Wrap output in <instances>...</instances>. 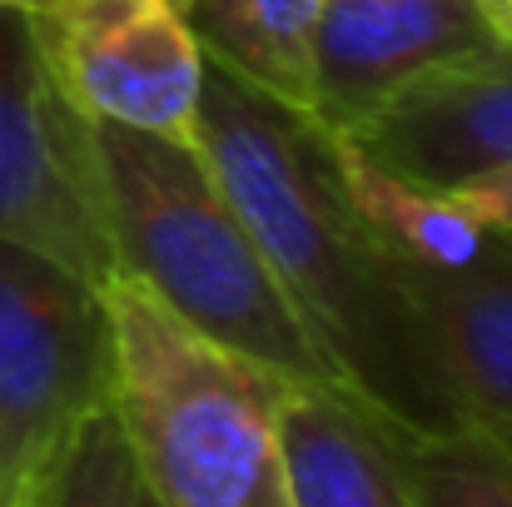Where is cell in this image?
Wrapping results in <instances>:
<instances>
[{"label": "cell", "instance_id": "cell-13", "mask_svg": "<svg viewBox=\"0 0 512 507\" xmlns=\"http://www.w3.org/2000/svg\"><path fill=\"white\" fill-rule=\"evenodd\" d=\"M413 507H512V448L483 423L398 438Z\"/></svg>", "mask_w": 512, "mask_h": 507}, {"label": "cell", "instance_id": "cell-15", "mask_svg": "<svg viewBox=\"0 0 512 507\" xmlns=\"http://www.w3.org/2000/svg\"><path fill=\"white\" fill-rule=\"evenodd\" d=\"M488 229H498V234H508L512 239V165L508 169H493V174H483V179H473V184H463V189H453Z\"/></svg>", "mask_w": 512, "mask_h": 507}, {"label": "cell", "instance_id": "cell-7", "mask_svg": "<svg viewBox=\"0 0 512 507\" xmlns=\"http://www.w3.org/2000/svg\"><path fill=\"white\" fill-rule=\"evenodd\" d=\"M348 135L378 165L428 189H463L512 165V50L488 45L438 65L353 120Z\"/></svg>", "mask_w": 512, "mask_h": 507}, {"label": "cell", "instance_id": "cell-2", "mask_svg": "<svg viewBox=\"0 0 512 507\" xmlns=\"http://www.w3.org/2000/svg\"><path fill=\"white\" fill-rule=\"evenodd\" d=\"M90 165L120 274L209 343L289 383L339 388L199 150L90 120Z\"/></svg>", "mask_w": 512, "mask_h": 507}, {"label": "cell", "instance_id": "cell-9", "mask_svg": "<svg viewBox=\"0 0 512 507\" xmlns=\"http://www.w3.org/2000/svg\"><path fill=\"white\" fill-rule=\"evenodd\" d=\"M398 264L458 418L512 428V239L493 229L488 249L453 269Z\"/></svg>", "mask_w": 512, "mask_h": 507}, {"label": "cell", "instance_id": "cell-6", "mask_svg": "<svg viewBox=\"0 0 512 507\" xmlns=\"http://www.w3.org/2000/svg\"><path fill=\"white\" fill-rule=\"evenodd\" d=\"M25 20L60 95L85 120L199 145L209 60L184 0H45Z\"/></svg>", "mask_w": 512, "mask_h": 507}, {"label": "cell", "instance_id": "cell-11", "mask_svg": "<svg viewBox=\"0 0 512 507\" xmlns=\"http://www.w3.org/2000/svg\"><path fill=\"white\" fill-rule=\"evenodd\" d=\"M319 135H324V155H329L343 199L398 259L428 264V269H453V264H468L488 249L493 229L458 194L428 189L398 169L378 165L368 150H358L339 130L319 125Z\"/></svg>", "mask_w": 512, "mask_h": 507}, {"label": "cell", "instance_id": "cell-19", "mask_svg": "<svg viewBox=\"0 0 512 507\" xmlns=\"http://www.w3.org/2000/svg\"><path fill=\"white\" fill-rule=\"evenodd\" d=\"M145 507H150V503H145Z\"/></svg>", "mask_w": 512, "mask_h": 507}, {"label": "cell", "instance_id": "cell-12", "mask_svg": "<svg viewBox=\"0 0 512 507\" xmlns=\"http://www.w3.org/2000/svg\"><path fill=\"white\" fill-rule=\"evenodd\" d=\"M329 0H184L204 60L314 120V35Z\"/></svg>", "mask_w": 512, "mask_h": 507}, {"label": "cell", "instance_id": "cell-18", "mask_svg": "<svg viewBox=\"0 0 512 507\" xmlns=\"http://www.w3.org/2000/svg\"><path fill=\"white\" fill-rule=\"evenodd\" d=\"M493 433H498V438H503V443L512 448V428H493Z\"/></svg>", "mask_w": 512, "mask_h": 507}, {"label": "cell", "instance_id": "cell-8", "mask_svg": "<svg viewBox=\"0 0 512 507\" xmlns=\"http://www.w3.org/2000/svg\"><path fill=\"white\" fill-rule=\"evenodd\" d=\"M498 45L473 0H329L314 35V125L348 130L418 75Z\"/></svg>", "mask_w": 512, "mask_h": 507}, {"label": "cell", "instance_id": "cell-3", "mask_svg": "<svg viewBox=\"0 0 512 507\" xmlns=\"http://www.w3.org/2000/svg\"><path fill=\"white\" fill-rule=\"evenodd\" d=\"M110 309V413L150 507H289L279 398L289 378L194 334L135 274L100 284Z\"/></svg>", "mask_w": 512, "mask_h": 507}, {"label": "cell", "instance_id": "cell-1", "mask_svg": "<svg viewBox=\"0 0 512 507\" xmlns=\"http://www.w3.org/2000/svg\"><path fill=\"white\" fill-rule=\"evenodd\" d=\"M194 150L249 224L343 393L398 438L463 428L403 264L343 199L319 125L209 65Z\"/></svg>", "mask_w": 512, "mask_h": 507}, {"label": "cell", "instance_id": "cell-17", "mask_svg": "<svg viewBox=\"0 0 512 507\" xmlns=\"http://www.w3.org/2000/svg\"><path fill=\"white\" fill-rule=\"evenodd\" d=\"M35 5H45V0H0V10H35Z\"/></svg>", "mask_w": 512, "mask_h": 507}, {"label": "cell", "instance_id": "cell-5", "mask_svg": "<svg viewBox=\"0 0 512 507\" xmlns=\"http://www.w3.org/2000/svg\"><path fill=\"white\" fill-rule=\"evenodd\" d=\"M0 239L90 284L120 274L90 165V120L60 95L25 10H0Z\"/></svg>", "mask_w": 512, "mask_h": 507}, {"label": "cell", "instance_id": "cell-16", "mask_svg": "<svg viewBox=\"0 0 512 507\" xmlns=\"http://www.w3.org/2000/svg\"><path fill=\"white\" fill-rule=\"evenodd\" d=\"M473 5H478L483 25L493 30V40L512 50V0H473Z\"/></svg>", "mask_w": 512, "mask_h": 507}, {"label": "cell", "instance_id": "cell-4", "mask_svg": "<svg viewBox=\"0 0 512 507\" xmlns=\"http://www.w3.org/2000/svg\"><path fill=\"white\" fill-rule=\"evenodd\" d=\"M110 403L100 284L0 239V507L30 498L60 443Z\"/></svg>", "mask_w": 512, "mask_h": 507}, {"label": "cell", "instance_id": "cell-14", "mask_svg": "<svg viewBox=\"0 0 512 507\" xmlns=\"http://www.w3.org/2000/svg\"><path fill=\"white\" fill-rule=\"evenodd\" d=\"M20 507H145V488L135 473V458L125 448V433L105 408H95L45 463L30 498Z\"/></svg>", "mask_w": 512, "mask_h": 507}, {"label": "cell", "instance_id": "cell-10", "mask_svg": "<svg viewBox=\"0 0 512 507\" xmlns=\"http://www.w3.org/2000/svg\"><path fill=\"white\" fill-rule=\"evenodd\" d=\"M279 468L289 507H413L398 433L339 388H284Z\"/></svg>", "mask_w": 512, "mask_h": 507}]
</instances>
